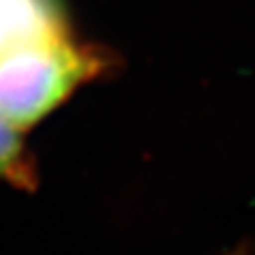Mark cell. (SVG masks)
Returning <instances> with one entry per match:
<instances>
[{
    "mask_svg": "<svg viewBox=\"0 0 255 255\" xmlns=\"http://www.w3.org/2000/svg\"><path fill=\"white\" fill-rule=\"evenodd\" d=\"M19 132L21 130L0 117V179L15 185H30L32 170L28 166Z\"/></svg>",
    "mask_w": 255,
    "mask_h": 255,
    "instance_id": "cell-3",
    "label": "cell"
},
{
    "mask_svg": "<svg viewBox=\"0 0 255 255\" xmlns=\"http://www.w3.org/2000/svg\"><path fill=\"white\" fill-rule=\"evenodd\" d=\"M98 66L64 28L9 45L0 51V117L26 130L66 100Z\"/></svg>",
    "mask_w": 255,
    "mask_h": 255,
    "instance_id": "cell-1",
    "label": "cell"
},
{
    "mask_svg": "<svg viewBox=\"0 0 255 255\" xmlns=\"http://www.w3.org/2000/svg\"><path fill=\"white\" fill-rule=\"evenodd\" d=\"M58 28H64V23L49 0H0V51Z\"/></svg>",
    "mask_w": 255,
    "mask_h": 255,
    "instance_id": "cell-2",
    "label": "cell"
}]
</instances>
